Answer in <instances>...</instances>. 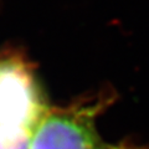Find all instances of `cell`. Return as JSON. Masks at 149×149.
Masks as SVG:
<instances>
[{
	"instance_id": "7a4b0ae2",
	"label": "cell",
	"mask_w": 149,
	"mask_h": 149,
	"mask_svg": "<svg viewBox=\"0 0 149 149\" xmlns=\"http://www.w3.org/2000/svg\"><path fill=\"white\" fill-rule=\"evenodd\" d=\"M29 149H108L93 120L82 111H52L41 116L31 132Z\"/></svg>"
},
{
	"instance_id": "3957f363",
	"label": "cell",
	"mask_w": 149,
	"mask_h": 149,
	"mask_svg": "<svg viewBox=\"0 0 149 149\" xmlns=\"http://www.w3.org/2000/svg\"><path fill=\"white\" fill-rule=\"evenodd\" d=\"M32 129L21 125L0 127V149H29Z\"/></svg>"
},
{
	"instance_id": "6da1fadb",
	"label": "cell",
	"mask_w": 149,
	"mask_h": 149,
	"mask_svg": "<svg viewBox=\"0 0 149 149\" xmlns=\"http://www.w3.org/2000/svg\"><path fill=\"white\" fill-rule=\"evenodd\" d=\"M45 112L30 70L20 60H0V127L34 128Z\"/></svg>"
}]
</instances>
